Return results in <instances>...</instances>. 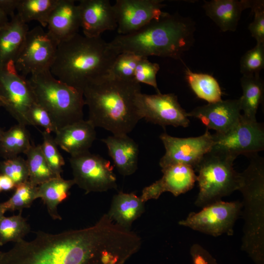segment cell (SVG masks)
<instances>
[{
	"mask_svg": "<svg viewBox=\"0 0 264 264\" xmlns=\"http://www.w3.org/2000/svg\"><path fill=\"white\" fill-rule=\"evenodd\" d=\"M211 151L234 160L241 154L251 156L264 150V129L257 120L250 119L242 114L239 121L223 133L212 134Z\"/></svg>",
	"mask_w": 264,
	"mask_h": 264,
	"instance_id": "obj_8",
	"label": "cell"
},
{
	"mask_svg": "<svg viewBox=\"0 0 264 264\" xmlns=\"http://www.w3.org/2000/svg\"><path fill=\"white\" fill-rule=\"evenodd\" d=\"M195 30L191 19L164 12L134 32L116 36L108 45L117 55L130 52L179 59L192 46Z\"/></svg>",
	"mask_w": 264,
	"mask_h": 264,
	"instance_id": "obj_3",
	"label": "cell"
},
{
	"mask_svg": "<svg viewBox=\"0 0 264 264\" xmlns=\"http://www.w3.org/2000/svg\"><path fill=\"white\" fill-rule=\"evenodd\" d=\"M77 5L84 36L99 37L104 31L117 28L115 12L110 0H81Z\"/></svg>",
	"mask_w": 264,
	"mask_h": 264,
	"instance_id": "obj_16",
	"label": "cell"
},
{
	"mask_svg": "<svg viewBox=\"0 0 264 264\" xmlns=\"http://www.w3.org/2000/svg\"><path fill=\"white\" fill-rule=\"evenodd\" d=\"M117 54L100 37L79 33L58 44L50 71L57 79L82 91L109 74Z\"/></svg>",
	"mask_w": 264,
	"mask_h": 264,
	"instance_id": "obj_4",
	"label": "cell"
},
{
	"mask_svg": "<svg viewBox=\"0 0 264 264\" xmlns=\"http://www.w3.org/2000/svg\"><path fill=\"white\" fill-rule=\"evenodd\" d=\"M29 118L34 126H39L44 128L46 132L50 133L57 131V129L47 111L37 102L30 109Z\"/></svg>",
	"mask_w": 264,
	"mask_h": 264,
	"instance_id": "obj_39",
	"label": "cell"
},
{
	"mask_svg": "<svg viewBox=\"0 0 264 264\" xmlns=\"http://www.w3.org/2000/svg\"><path fill=\"white\" fill-rule=\"evenodd\" d=\"M159 69L158 64L150 62L148 58L142 57L136 67L133 80L139 84L152 86L157 93H159L156 82V74Z\"/></svg>",
	"mask_w": 264,
	"mask_h": 264,
	"instance_id": "obj_37",
	"label": "cell"
},
{
	"mask_svg": "<svg viewBox=\"0 0 264 264\" xmlns=\"http://www.w3.org/2000/svg\"><path fill=\"white\" fill-rule=\"evenodd\" d=\"M251 3L250 0H204L203 8L222 31H235L242 12L250 8Z\"/></svg>",
	"mask_w": 264,
	"mask_h": 264,
	"instance_id": "obj_21",
	"label": "cell"
},
{
	"mask_svg": "<svg viewBox=\"0 0 264 264\" xmlns=\"http://www.w3.org/2000/svg\"><path fill=\"white\" fill-rule=\"evenodd\" d=\"M36 102L28 79L17 71L14 64L0 66V103L18 124L32 126L29 112Z\"/></svg>",
	"mask_w": 264,
	"mask_h": 264,
	"instance_id": "obj_10",
	"label": "cell"
},
{
	"mask_svg": "<svg viewBox=\"0 0 264 264\" xmlns=\"http://www.w3.org/2000/svg\"><path fill=\"white\" fill-rule=\"evenodd\" d=\"M107 146L119 173L123 176L133 174L137 169L138 144L128 134L113 135L102 139Z\"/></svg>",
	"mask_w": 264,
	"mask_h": 264,
	"instance_id": "obj_20",
	"label": "cell"
},
{
	"mask_svg": "<svg viewBox=\"0 0 264 264\" xmlns=\"http://www.w3.org/2000/svg\"><path fill=\"white\" fill-rule=\"evenodd\" d=\"M0 184L1 191H8L15 189L16 185L9 176L1 174L0 175Z\"/></svg>",
	"mask_w": 264,
	"mask_h": 264,
	"instance_id": "obj_42",
	"label": "cell"
},
{
	"mask_svg": "<svg viewBox=\"0 0 264 264\" xmlns=\"http://www.w3.org/2000/svg\"><path fill=\"white\" fill-rule=\"evenodd\" d=\"M43 141L40 147L43 154L53 173L57 177L61 176L62 167L65 161L60 153L54 138L51 134L44 131L41 132Z\"/></svg>",
	"mask_w": 264,
	"mask_h": 264,
	"instance_id": "obj_34",
	"label": "cell"
},
{
	"mask_svg": "<svg viewBox=\"0 0 264 264\" xmlns=\"http://www.w3.org/2000/svg\"><path fill=\"white\" fill-rule=\"evenodd\" d=\"M190 255L193 264H219L207 250L198 243L191 246Z\"/></svg>",
	"mask_w": 264,
	"mask_h": 264,
	"instance_id": "obj_40",
	"label": "cell"
},
{
	"mask_svg": "<svg viewBox=\"0 0 264 264\" xmlns=\"http://www.w3.org/2000/svg\"><path fill=\"white\" fill-rule=\"evenodd\" d=\"M165 153L160 158L161 169L175 164H183L195 170L203 156L212 149L213 139L208 129L197 137L179 138L172 136L166 132L159 136Z\"/></svg>",
	"mask_w": 264,
	"mask_h": 264,
	"instance_id": "obj_14",
	"label": "cell"
},
{
	"mask_svg": "<svg viewBox=\"0 0 264 264\" xmlns=\"http://www.w3.org/2000/svg\"><path fill=\"white\" fill-rule=\"evenodd\" d=\"M8 22V17L0 10V27L5 25Z\"/></svg>",
	"mask_w": 264,
	"mask_h": 264,
	"instance_id": "obj_43",
	"label": "cell"
},
{
	"mask_svg": "<svg viewBox=\"0 0 264 264\" xmlns=\"http://www.w3.org/2000/svg\"><path fill=\"white\" fill-rule=\"evenodd\" d=\"M3 217L0 220V245L8 242H18L30 231V226L21 215Z\"/></svg>",
	"mask_w": 264,
	"mask_h": 264,
	"instance_id": "obj_31",
	"label": "cell"
},
{
	"mask_svg": "<svg viewBox=\"0 0 264 264\" xmlns=\"http://www.w3.org/2000/svg\"><path fill=\"white\" fill-rule=\"evenodd\" d=\"M160 0H117L113 5L117 22L119 35L134 32L164 12V4Z\"/></svg>",
	"mask_w": 264,
	"mask_h": 264,
	"instance_id": "obj_15",
	"label": "cell"
},
{
	"mask_svg": "<svg viewBox=\"0 0 264 264\" xmlns=\"http://www.w3.org/2000/svg\"><path fill=\"white\" fill-rule=\"evenodd\" d=\"M60 0H20L17 14L22 22H39L43 27H46L49 17Z\"/></svg>",
	"mask_w": 264,
	"mask_h": 264,
	"instance_id": "obj_29",
	"label": "cell"
},
{
	"mask_svg": "<svg viewBox=\"0 0 264 264\" xmlns=\"http://www.w3.org/2000/svg\"><path fill=\"white\" fill-rule=\"evenodd\" d=\"M20 0H0V10L10 18L15 15Z\"/></svg>",
	"mask_w": 264,
	"mask_h": 264,
	"instance_id": "obj_41",
	"label": "cell"
},
{
	"mask_svg": "<svg viewBox=\"0 0 264 264\" xmlns=\"http://www.w3.org/2000/svg\"><path fill=\"white\" fill-rule=\"evenodd\" d=\"M241 111L239 99L221 100L196 107L187 115L199 119L208 130L223 133L239 121Z\"/></svg>",
	"mask_w": 264,
	"mask_h": 264,
	"instance_id": "obj_17",
	"label": "cell"
},
{
	"mask_svg": "<svg viewBox=\"0 0 264 264\" xmlns=\"http://www.w3.org/2000/svg\"><path fill=\"white\" fill-rule=\"evenodd\" d=\"M69 162L75 184L86 193L116 189V178L110 161L89 151L71 156Z\"/></svg>",
	"mask_w": 264,
	"mask_h": 264,
	"instance_id": "obj_12",
	"label": "cell"
},
{
	"mask_svg": "<svg viewBox=\"0 0 264 264\" xmlns=\"http://www.w3.org/2000/svg\"><path fill=\"white\" fill-rule=\"evenodd\" d=\"M136 104L142 119L165 128L189 126L187 112L181 107L177 97L174 93L155 94L139 93Z\"/></svg>",
	"mask_w": 264,
	"mask_h": 264,
	"instance_id": "obj_13",
	"label": "cell"
},
{
	"mask_svg": "<svg viewBox=\"0 0 264 264\" xmlns=\"http://www.w3.org/2000/svg\"><path fill=\"white\" fill-rule=\"evenodd\" d=\"M163 176L152 183L160 196L169 192L177 197L193 188L197 181V175L191 167L183 164H175L161 169Z\"/></svg>",
	"mask_w": 264,
	"mask_h": 264,
	"instance_id": "obj_22",
	"label": "cell"
},
{
	"mask_svg": "<svg viewBox=\"0 0 264 264\" xmlns=\"http://www.w3.org/2000/svg\"><path fill=\"white\" fill-rule=\"evenodd\" d=\"M242 94L239 99L244 116L256 120V115L264 98V83L260 75H242L241 79Z\"/></svg>",
	"mask_w": 264,
	"mask_h": 264,
	"instance_id": "obj_26",
	"label": "cell"
},
{
	"mask_svg": "<svg viewBox=\"0 0 264 264\" xmlns=\"http://www.w3.org/2000/svg\"><path fill=\"white\" fill-rule=\"evenodd\" d=\"M1 191V187H0V192Z\"/></svg>",
	"mask_w": 264,
	"mask_h": 264,
	"instance_id": "obj_47",
	"label": "cell"
},
{
	"mask_svg": "<svg viewBox=\"0 0 264 264\" xmlns=\"http://www.w3.org/2000/svg\"><path fill=\"white\" fill-rule=\"evenodd\" d=\"M28 80L36 102L49 113L57 131L84 119L83 91L57 79L50 70L32 74Z\"/></svg>",
	"mask_w": 264,
	"mask_h": 264,
	"instance_id": "obj_6",
	"label": "cell"
},
{
	"mask_svg": "<svg viewBox=\"0 0 264 264\" xmlns=\"http://www.w3.org/2000/svg\"><path fill=\"white\" fill-rule=\"evenodd\" d=\"M234 160L211 151L203 156L195 170L199 188L196 206L202 208L239 190L241 176L233 167Z\"/></svg>",
	"mask_w": 264,
	"mask_h": 264,
	"instance_id": "obj_7",
	"label": "cell"
},
{
	"mask_svg": "<svg viewBox=\"0 0 264 264\" xmlns=\"http://www.w3.org/2000/svg\"><path fill=\"white\" fill-rule=\"evenodd\" d=\"M142 57H144L130 52L118 54L111 65L108 75L122 80H133L136 67Z\"/></svg>",
	"mask_w": 264,
	"mask_h": 264,
	"instance_id": "obj_33",
	"label": "cell"
},
{
	"mask_svg": "<svg viewBox=\"0 0 264 264\" xmlns=\"http://www.w3.org/2000/svg\"><path fill=\"white\" fill-rule=\"evenodd\" d=\"M96 136L95 127L83 119L58 130L54 138L58 146L72 156L89 151Z\"/></svg>",
	"mask_w": 264,
	"mask_h": 264,
	"instance_id": "obj_19",
	"label": "cell"
},
{
	"mask_svg": "<svg viewBox=\"0 0 264 264\" xmlns=\"http://www.w3.org/2000/svg\"><path fill=\"white\" fill-rule=\"evenodd\" d=\"M139 237L103 215L94 225L57 234L36 232L3 253L0 264H123L135 253Z\"/></svg>",
	"mask_w": 264,
	"mask_h": 264,
	"instance_id": "obj_1",
	"label": "cell"
},
{
	"mask_svg": "<svg viewBox=\"0 0 264 264\" xmlns=\"http://www.w3.org/2000/svg\"><path fill=\"white\" fill-rule=\"evenodd\" d=\"M3 132L0 129V140L2 138V135H3Z\"/></svg>",
	"mask_w": 264,
	"mask_h": 264,
	"instance_id": "obj_45",
	"label": "cell"
},
{
	"mask_svg": "<svg viewBox=\"0 0 264 264\" xmlns=\"http://www.w3.org/2000/svg\"><path fill=\"white\" fill-rule=\"evenodd\" d=\"M32 144L25 126L18 124L4 132L0 141V154L6 159L25 154Z\"/></svg>",
	"mask_w": 264,
	"mask_h": 264,
	"instance_id": "obj_28",
	"label": "cell"
},
{
	"mask_svg": "<svg viewBox=\"0 0 264 264\" xmlns=\"http://www.w3.org/2000/svg\"><path fill=\"white\" fill-rule=\"evenodd\" d=\"M2 254V252L0 251V259H1V257Z\"/></svg>",
	"mask_w": 264,
	"mask_h": 264,
	"instance_id": "obj_46",
	"label": "cell"
},
{
	"mask_svg": "<svg viewBox=\"0 0 264 264\" xmlns=\"http://www.w3.org/2000/svg\"><path fill=\"white\" fill-rule=\"evenodd\" d=\"M144 203L133 193L119 192L113 197L107 215L119 225L130 229L133 222L144 212Z\"/></svg>",
	"mask_w": 264,
	"mask_h": 264,
	"instance_id": "obj_24",
	"label": "cell"
},
{
	"mask_svg": "<svg viewBox=\"0 0 264 264\" xmlns=\"http://www.w3.org/2000/svg\"><path fill=\"white\" fill-rule=\"evenodd\" d=\"M47 32L58 44L78 33L80 27L79 10L74 0H60L51 12Z\"/></svg>",
	"mask_w": 264,
	"mask_h": 264,
	"instance_id": "obj_18",
	"label": "cell"
},
{
	"mask_svg": "<svg viewBox=\"0 0 264 264\" xmlns=\"http://www.w3.org/2000/svg\"><path fill=\"white\" fill-rule=\"evenodd\" d=\"M264 67V43H257L242 56L240 71L242 75H260Z\"/></svg>",
	"mask_w": 264,
	"mask_h": 264,
	"instance_id": "obj_35",
	"label": "cell"
},
{
	"mask_svg": "<svg viewBox=\"0 0 264 264\" xmlns=\"http://www.w3.org/2000/svg\"><path fill=\"white\" fill-rule=\"evenodd\" d=\"M12 196L3 203L6 211H14L29 207L33 201L38 198V186L32 184L28 180L16 185Z\"/></svg>",
	"mask_w": 264,
	"mask_h": 264,
	"instance_id": "obj_32",
	"label": "cell"
},
{
	"mask_svg": "<svg viewBox=\"0 0 264 264\" xmlns=\"http://www.w3.org/2000/svg\"><path fill=\"white\" fill-rule=\"evenodd\" d=\"M186 80L197 97L208 103L221 100V91L217 80L207 74L192 72L185 69Z\"/></svg>",
	"mask_w": 264,
	"mask_h": 264,
	"instance_id": "obj_27",
	"label": "cell"
},
{
	"mask_svg": "<svg viewBox=\"0 0 264 264\" xmlns=\"http://www.w3.org/2000/svg\"><path fill=\"white\" fill-rule=\"evenodd\" d=\"M242 208L240 201L221 200L203 207L199 212L190 213L178 224L213 237L231 236Z\"/></svg>",
	"mask_w": 264,
	"mask_h": 264,
	"instance_id": "obj_9",
	"label": "cell"
},
{
	"mask_svg": "<svg viewBox=\"0 0 264 264\" xmlns=\"http://www.w3.org/2000/svg\"><path fill=\"white\" fill-rule=\"evenodd\" d=\"M1 174L11 178L16 185L28 180V170L26 160L17 156L6 159L0 163Z\"/></svg>",
	"mask_w": 264,
	"mask_h": 264,
	"instance_id": "obj_36",
	"label": "cell"
},
{
	"mask_svg": "<svg viewBox=\"0 0 264 264\" xmlns=\"http://www.w3.org/2000/svg\"><path fill=\"white\" fill-rule=\"evenodd\" d=\"M6 211L3 203H0V220L4 217V214Z\"/></svg>",
	"mask_w": 264,
	"mask_h": 264,
	"instance_id": "obj_44",
	"label": "cell"
},
{
	"mask_svg": "<svg viewBox=\"0 0 264 264\" xmlns=\"http://www.w3.org/2000/svg\"><path fill=\"white\" fill-rule=\"evenodd\" d=\"M74 184L73 179L65 180L60 176L38 186L37 198H41L43 200L53 219H62L58 212L57 207L68 198L69 190Z\"/></svg>",
	"mask_w": 264,
	"mask_h": 264,
	"instance_id": "obj_25",
	"label": "cell"
},
{
	"mask_svg": "<svg viewBox=\"0 0 264 264\" xmlns=\"http://www.w3.org/2000/svg\"><path fill=\"white\" fill-rule=\"evenodd\" d=\"M29 30L17 14L0 27V66L14 64Z\"/></svg>",
	"mask_w": 264,
	"mask_h": 264,
	"instance_id": "obj_23",
	"label": "cell"
},
{
	"mask_svg": "<svg viewBox=\"0 0 264 264\" xmlns=\"http://www.w3.org/2000/svg\"><path fill=\"white\" fill-rule=\"evenodd\" d=\"M249 157L248 167L240 173L239 189L243 197L242 249L255 264H264V160L258 154Z\"/></svg>",
	"mask_w": 264,
	"mask_h": 264,
	"instance_id": "obj_5",
	"label": "cell"
},
{
	"mask_svg": "<svg viewBox=\"0 0 264 264\" xmlns=\"http://www.w3.org/2000/svg\"><path fill=\"white\" fill-rule=\"evenodd\" d=\"M26 155V164L28 170V181L38 186L57 177L53 173L42 152L40 145H31L24 154Z\"/></svg>",
	"mask_w": 264,
	"mask_h": 264,
	"instance_id": "obj_30",
	"label": "cell"
},
{
	"mask_svg": "<svg viewBox=\"0 0 264 264\" xmlns=\"http://www.w3.org/2000/svg\"><path fill=\"white\" fill-rule=\"evenodd\" d=\"M88 119L113 135L128 134L142 118L136 104L140 84L109 75L88 85L83 91Z\"/></svg>",
	"mask_w": 264,
	"mask_h": 264,
	"instance_id": "obj_2",
	"label": "cell"
},
{
	"mask_svg": "<svg viewBox=\"0 0 264 264\" xmlns=\"http://www.w3.org/2000/svg\"><path fill=\"white\" fill-rule=\"evenodd\" d=\"M0 107H1V104H0Z\"/></svg>",
	"mask_w": 264,
	"mask_h": 264,
	"instance_id": "obj_48",
	"label": "cell"
},
{
	"mask_svg": "<svg viewBox=\"0 0 264 264\" xmlns=\"http://www.w3.org/2000/svg\"><path fill=\"white\" fill-rule=\"evenodd\" d=\"M58 44L41 25L29 30L14 66L22 76L50 70Z\"/></svg>",
	"mask_w": 264,
	"mask_h": 264,
	"instance_id": "obj_11",
	"label": "cell"
},
{
	"mask_svg": "<svg viewBox=\"0 0 264 264\" xmlns=\"http://www.w3.org/2000/svg\"><path fill=\"white\" fill-rule=\"evenodd\" d=\"M250 8L254 17L248 26V30L257 43H264V1L252 0Z\"/></svg>",
	"mask_w": 264,
	"mask_h": 264,
	"instance_id": "obj_38",
	"label": "cell"
}]
</instances>
